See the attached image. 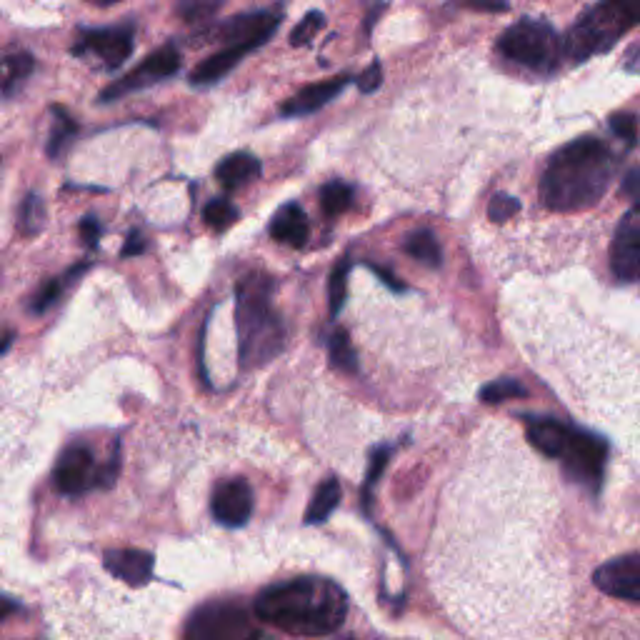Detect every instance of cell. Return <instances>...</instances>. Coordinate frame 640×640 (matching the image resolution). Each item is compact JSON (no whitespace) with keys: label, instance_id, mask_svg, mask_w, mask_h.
Masks as SVG:
<instances>
[{"label":"cell","instance_id":"17","mask_svg":"<svg viewBox=\"0 0 640 640\" xmlns=\"http://www.w3.org/2000/svg\"><path fill=\"white\" fill-rule=\"evenodd\" d=\"M308 233V215H305V210L295 203L283 205V208L273 215V220H270V235H273V240L290 245V248H303L305 240H308Z\"/></svg>","mask_w":640,"mask_h":640},{"label":"cell","instance_id":"34","mask_svg":"<svg viewBox=\"0 0 640 640\" xmlns=\"http://www.w3.org/2000/svg\"><path fill=\"white\" fill-rule=\"evenodd\" d=\"M518 210H520V200L513 198V195H505V193L493 195V200H490V205H488V215H490V220H495V223H505V220L513 218Z\"/></svg>","mask_w":640,"mask_h":640},{"label":"cell","instance_id":"42","mask_svg":"<svg viewBox=\"0 0 640 640\" xmlns=\"http://www.w3.org/2000/svg\"><path fill=\"white\" fill-rule=\"evenodd\" d=\"M370 270H373V273L378 275V278L383 280V283L388 285L390 290H395V293H403V290H405V285L400 283V280L395 278L393 273H388V270H385V268H378V265H370Z\"/></svg>","mask_w":640,"mask_h":640},{"label":"cell","instance_id":"27","mask_svg":"<svg viewBox=\"0 0 640 640\" xmlns=\"http://www.w3.org/2000/svg\"><path fill=\"white\" fill-rule=\"evenodd\" d=\"M328 358L335 368L345 370V373H355V370H358V355H355L353 343H350L345 330H335V333L330 335Z\"/></svg>","mask_w":640,"mask_h":640},{"label":"cell","instance_id":"2","mask_svg":"<svg viewBox=\"0 0 640 640\" xmlns=\"http://www.w3.org/2000/svg\"><path fill=\"white\" fill-rule=\"evenodd\" d=\"M615 175V158L598 138H578L555 150L540 180L545 208L570 213L598 203Z\"/></svg>","mask_w":640,"mask_h":640},{"label":"cell","instance_id":"16","mask_svg":"<svg viewBox=\"0 0 640 640\" xmlns=\"http://www.w3.org/2000/svg\"><path fill=\"white\" fill-rule=\"evenodd\" d=\"M350 83L348 75H338L333 80H323V83H315V85H305L300 93H295L293 98L285 100V105L280 108V113L285 118H300V115H308L315 113V110L323 108L325 103L340 95L345 90V85Z\"/></svg>","mask_w":640,"mask_h":640},{"label":"cell","instance_id":"18","mask_svg":"<svg viewBox=\"0 0 640 640\" xmlns=\"http://www.w3.org/2000/svg\"><path fill=\"white\" fill-rule=\"evenodd\" d=\"M570 425L560 423L555 418H528L525 420V435H528L530 445L540 450L548 458L558 460L560 450H563L565 440H568Z\"/></svg>","mask_w":640,"mask_h":640},{"label":"cell","instance_id":"15","mask_svg":"<svg viewBox=\"0 0 640 640\" xmlns=\"http://www.w3.org/2000/svg\"><path fill=\"white\" fill-rule=\"evenodd\" d=\"M153 563V553L138 548H113L103 555L105 570L130 588H140L153 578Z\"/></svg>","mask_w":640,"mask_h":640},{"label":"cell","instance_id":"7","mask_svg":"<svg viewBox=\"0 0 640 640\" xmlns=\"http://www.w3.org/2000/svg\"><path fill=\"white\" fill-rule=\"evenodd\" d=\"M558 460L563 463L568 478L585 485V488L598 490L603 483L605 463H608V443L600 435L588 433V430L570 428Z\"/></svg>","mask_w":640,"mask_h":640},{"label":"cell","instance_id":"1","mask_svg":"<svg viewBox=\"0 0 640 640\" xmlns=\"http://www.w3.org/2000/svg\"><path fill=\"white\" fill-rule=\"evenodd\" d=\"M255 615L293 635H328L345 623L348 595L338 583L320 575H298L260 590Z\"/></svg>","mask_w":640,"mask_h":640},{"label":"cell","instance_id":"38","mask_svg":"<svg viewBox=\"0 0 640 640\" xmlns=\"http://www.w3.org/2000/svg\"><path fill=\"white\" fill-rule=\"evenodd\" d=\"M100 233H103V230H100V220H95L93 215H88V218L80 220V238L85 240V245H88V248H95V245H98Z\"/></svg>","mask_w":640,"mask_h":640},{"label":"cell","instance_id":"10","mask_svg":"<svg viewBox=\"0 0 640 640\" xmlns=\"http://www.w3.org/2000/svg\"><path fill=\"white\" fill-rule=\"evenodd\" d=\"M610 268L620 280L640 283V205L623 215L610 245Z\"/></svg>","mask_w":640,"mask_h":640},{"label":"cell","instance_id":"12","mask_svg":"<svg viewBox=\"0 0 640 640\" xmlns=\"http://www.w3.org/2000/svg\"><path fill=\"white\" fill-rule=\"evenodd\" d=\"M75 55L93 53L105 63V68H120L133 53V30L130 28H95L80 30Z\"/></svg>","mask_w":640,"mask_h":640},{"label":"cell","instance_id":"47","mask_svg":"<svg viewBox=\"0 0 640 640\" xmlns=\"http://www.w3.org/2000/svg\"><path fill=\"white\" fill-rule=\"evenodd\" d=\"M348 640H353V638H348Z\"/></svg>","mask_w":640,"mask_h":640},{"label":"cell","instance_id":"22","mask_svg":"<svg viewBox=\"0 0 640 640\" xmlns=\"http://www.w3.org/2000/svg\"><path fill=\"white\" fill-rule=\"evenodd\" d=\"M340 503V483L335 478L323 480L315 490L313 500L308 505V513H305V523L310 525H320L323 520H328L333 515V510L338 508Z\"/></svg>","mask_w":640,"mask_h":640},{"label":"cell","instance_id":"20","mask_svg":"<svg viewBox=\"0 0 640 640\" xmlns=\"http://www.w3.org/2000/svg\"><path fill=\"white\" fill-rule=\"evenodd\" d=\"M245 50L240 48H223L218 50V53L210 55L208 60H203V63L198 65V68L190 73V83L193 85H213L218 83V80H223L225 75L230 73V70L235 68V65L243 60Z\"/></svg>","mask_w":640,"mask_h":640},{"label":"cell","instance_id":"23","mask_svg":"<svg viewBox=\"0 0 640 640\" xmlns=\"http://www.w3.org/2000/svg\"><path fill=\"white\" fill-rule=\"evenodd\" d=\"M403 248L410 258H415L423 265H430V268H438L443 263V250H440V243L430 230H415V233H410L405 238Z\"/></svg>","mask_w":640,"mask_h":640},{"label":"cell","instance_id":"24","mask_svg":"<svg viewBox=\"0 0 640 640\" xmlns=\"http://www.w3.org/2000/svg\"><path fill=\"white\" fill-rule=\"evenodd\" d=\"M85 268H88V265H75V268L68 270V273H65L63 278L48 280V283H45L43 288H40L38 293H35L33 303H30V310H33V313H45V310H48L50 305L58 303L60 295H63V290L68 288V285L73 283V280L78 278V275L85 273Z\"/></svg>","mask_w":640,"mask_h":640},{"label":"cell","instance_id":"11","mask_svg":"<svg viewBox=\"0 0 640 640\" xmlns=\"http://www.w3.org/2000/svg\"><path fill=\"white\" fill-rule=\"evenodd\" d=\"M593 583L610 598L640 603V553H625L598 565Z\"/></svg>","mask_w":640,"mask_h":640},{"label":"cell","instance_id":"13","mask_svg":"<svg viewBox=\"0 0 640 640\" xmlns=\"http://www.w3.org/2000/svg\"><path fill=\"white\" fill-rule=\"evenodd\" d=\"M210 510L213 518L225 528H243L253 515V488L248 480L230 478L215 485Z\"/></svg>","mask_w":640,"mask_h":640},{"label":"cell","instance_id":"4","mask_svg":"<svg viewBox=\"0 0 640 640\" xmlns=\"http://www.w3.org/2000/svg\"><path fill=\"white\" fill-rule=\"evenodd\" d=\"M640 23V0H600L568 33L563 53L570 60L590 58L613 48L630 28Z\"/></svg>","mask_w":640,"mask_h":640},{"label":"cell","instance_id":"26","mask_svg":"<svg viewBox=\"0 0 640 640\" xmlns=\"http://www.w3.org/2000/svg\"><path fill=\"white\" fill-rule=\"evenodd\" d=\"M45 228V203L38 193H28L20 203L18 213V230L25 238H33Z\"/></svg>","mask_w":640,"mask_h":640},{"label":"cell","instance_id":"45","mask_svg":"<svg viewBox=\"0 0 640 640\" xmlns=\"http://www.w3.org/2000/svg\"><path fill=\"white\" fill-rule=\"evenodd\" d=\"M10 343H13V333H5L3 338H0V355L5 353V348H8Z\"/></svg>","mask_w":640,"mask_h":640},{"label":"cell","instance_id":"14","mask_svg":"<svg viewBox=\"0 0 640 640\" xmlns=\"http://www.w3.org/2000/svg\"><path fill=\"white\" fill-rule=\"evenodd\" d=\"M280 18L275 13H248V15H235L228 23L220 25L218 38L225 40V48H240L245 53L260 48L265 40H270V35L278 28Z\"/></svg>","mask_w":640,"mask_h":640},{"label":"cell","instance_id":"35","mask_svg":"<svg viewBox=\"0 0 640 640\" xmlns=\"http://www.w3.org/2000/svg\"><path fill=\"white\" fill-rule=\"evenodd\" d=\"M388 460H390V448H388V445H383V448H378L373 455H370L368 475H365V483H363V505L368 503L370 488H373L375 480L380 478V473H383V468H385V463H388Z\"/></svg>","mask_w":640,"mask_h":640},{"label":"cell","instance_id":"21","mask_svg":"<svg viewBox=\"0 0 640 640\" xmlns=\"http://www.w3.org/2000/svg\"><path fill=\"white\" fill-rule=\"evenodd\" d=\"M33 68H35L33 55L25 53V50L0 53V95L18 93V88L30 78Z\"/></svg>","mask_w":640,"mask_h":640},{"label":"cell","instance_id":"3","mask_svg":"<svg viewBox=\"0 0 640 640\" xmlns=\"http://www.w3.org/2000/svg\"><path fill=\"white\" fill-rule=\"evenodd\" d=\"M273 280L265 273H248L235 290V325H238V358L245 370L273 360L285 345V325L275 313Z\"/></svg>","mask_w":640,"mask_h":640},{"label":"cell","instance_id":"5","mask_svg":"<svg viewBox=\"0 0 640 640\" xmlns=\"http://www.w3.org/2000/svg\"><path fill=\"white\" fill-rule=\"evenodd\" d=\"M498 48L505 58L535 73H550L563 58V43L545 20H518L500 35Z\"/></svg>","mask_w":640,"mask_h":640},{"label":"cell","instance_id":"9","mask_svg":"<svg viewBox=\"0 0 640 640\" xmlns=\"http://www.w3.org/2000/svg\"><path fill=\"white\" fill-rule=\"evenodd\" d=\"M55 488L63 495H78L90 488H100V465L95 463L88 445H68L60 453L53 470Z\"/></svg>","mask_w":640,"mask_h":640},{"label":"cell","instance_id":"46","mask_svg":"<svg viewBox=\"0 0 640 640\" xmlns=\"http://www.w3.org/2000/svg\"><path fill=\"white\" fill-rule=\"evenodd\" d=\"M90 3H95V5H113V3H118V0H90Z\"/></svg>","mask_w":640,"mask_h":640},{"label":"cell","instance_id":"36","mask_svg":"<svg viewBox=\"0 0 640 640\" xmlns=\"http://www.w3.org/2000/svg\"><path fill=\"white\" fill-rule=\"evenodd\" d=\"M610 130H613L618 138H623L625 143H635L638 138V120L628 113H613L608 120Z\"/></svg>","mask_w":640,"mask_h":640},{"label":"cell","instance_id":"32","mask_svg":"<svg viewBox=\"0 0 640 640\" xmlns=\"http://www.w3.org/2000/svg\"><path fill=\"white\" fill-rule=\"evenodd\" d=\"M220 5H223V0H180L178 15L185 23H200V20L213 18Z\"/></svg>","mask_w":640,"mask_h":640},{"label":"cell","instance_id":"8","mask_svg":"<svg viewBox=\"0 0 640 640\" xmlns=\"http://www.w3.org/2000/svg\"><path fill=\"white\" fill-rule=\"evenodd\" d=\"M178 68H180V53L173 48V45H165V48L150 53L138 68H133L128 75L115 80L110 88H105L103 93H100V100H103V103H110V100H118L123 98V95L135 93V90L148 88V85L178 73Z\"/></svg>","mask_w":640,"mask_h":640},{"label":"cell","instance_id":"6","mask_svg":"<svg viewBox=\"0 0 640 640\" xmlns=\"http://www.w3.org/2000/svg\"><path fill=\"white\" fill-rule=\"evenodd\" d=\"M253 633L250 610L240 600H210L198 605L185 623V640H245Z\"/></svg>","mask_w":640,"mask_h":640},{"label":"cell","instance_id":"39","mask_svg":"<svg viewBox=\"0 0 640 640\" xmlns=\"http://www.w3.org/2000/svg\"><path fill=\"white\" fill-rule=\"evenodd\" d=\"M460 3L480 10V13H503V10H508V0H460Z\"/></svg>","mask_w":640,"mask_h":640},{"label":"cell","instance_id":"40","mask_svg":"<svg viewBox=\"0 0 640 640\" xmlns=\"http://www.w3.org/2000/svg\"><path fill=\"white\" fill-rule=\"evenodd\" d=\"M145 250V238L140 235V230H133V233L128 235V240H125L123 245V258H133V255H140Z\"/></svg>","mask_w":640,"mask_h":640},{"label":"cell","instance_id":"44","mask_svg":"<svg viewBox=\"0 0 640 640\" xmlns=\"http://www.w3.org/2000/svg\"><path fill=\"white\" fill-rule=\"evenodd\" d=\"M245 640H280V638H275V635H270V633H263V630H253V633H250Z\"/></svg>","mask_w":640,"mask_h":640},{"label":"cell","instance_id":"29","mask_svg":"<svg viewBox=\"0 0 640 640\" xmlns=\"http://www.w3.org/2000/svg\"><path fill=\"white\" fill-rule=\"evenodd\" d=\"M348 270H350L348 258H343L338 265H335L333 273H330L328 303H330V313L333 315L340 313V308L345 305V298H348Z\"/></svg>","mask_w":640,"mask_h":640},{"label":"cell","instance_id":"28","mask_svg":"<svg viewBox=\"0 0 640 640\" xmlns=\"http://www.w3.org/2000/svg\"><path fill=\"white\" fill-rule=\"evenodd\" d=\"M350 203H353V188L348 183L333 180V183H325L323 190H320V208L330 218L345 213L350 208Z\"/></svg>","mask_w":640,"mask_h":640},{"label":"cell","instance_id":"30","mask_svg":"<svg viewBox=\"0 0 640 640\" xmlns=\"http://www.w3.org/2000/svg\"><path fill=\"white\" fill-rule=\"evenodd\" d=\"M203 218L213 230H225V228H230L235 220H238V208H235L230 200L215 198V200H210L208 205H205Z\"/></svg>","mask_w":640,"mask_h":640},{"label":"cell","instance_id":"19","mask_svg":"<svg viewBox=\"0 0 640 640\" xmlns=\"http://www.w3.org/2000/svg\"><path fill=\"white\" fill-rule=\"evenodd\" d=\"M260 175V160L250 153H233L228 158L220 160V165L215 168V178L220 180V185L228 190L240 188V185H248L250 180H255Z\"/></svg>","mask_w":640,"mask_h":640},{"label":"cell","instance_id":"37","mask_svg":"<svg viewBox=\"0 0 640 640\" xmlns=\"http://www.w3.org/2000/svg\"><path fill=\"white\" fill-rule=\"evenodd\" d=\"M380 80H383V68L380 63H370V68H365L358 78V90L360 93H373L380 88Z\"/></svg>","mask_w":640,"mask_h":640},{"label":"cell","instance_id":"25","mask_svg":"<svg viewBox=\"0 0 640 640\" xmlns=\"http://www.w3.org/2000/svg\"><path fill=\"white\" fill-rule=\"evenodd\" d=\"M53 115H55V123L48 138V155L55 160L68 150V145L73 143V138L78 135V123H75L63 108H53Z\"/></svg>","mask_w":640,"mask_h":640},{"label":"cell","instance_id":"31","mask_svg":"<svg viewBox=\"0 0 640 640\" xmlns=\"http://www.w3.org/2000/svg\"><path fill=\"white\" fill-rule=\"evenodd\" d=\"M523 395H525L523 385H520L518 380H510V378L495 380V383L483 385V390H480V400H483V403H503V400L523 398Z\"/></svg>","mask_w":640,"mask_h":640},{"label":"cell","instance_id":"41","mask_svg":"<svg viewBox=\"0 0 640 640\" xmlns=\"http://www.w3.org/2000/svg\"><path fill=\"white\" fill-rule=\"evenodd\" d=\"M623 193L628 195L630 200H635V205H640V168L633 170V173L625 175Z\"/></svg>","mask_w":640,"mask_h":640},{"label":"cell","instance_id":"43","mask_svg":"<svg viewBox=\"0 0 640 640\" xmlns=\"http://www.w3.org/2000/svg\"><path fill=\"white\" fill-rule=\"evenodd\" d=\"M15 610H20V605L15 603L13 598H8V595H0V620H5L8 615H13Z\"/></svg>","mask_w":640,"mask_h":640},{"label":"cell","instance_id":"33","mask_svg":"<svg viewBox=\"0 0 640 640\" xmlns=\"http://www.w3.org/2000/svg\"><path fill=\"white\" fill-rule=\"evenodd\" d=\"M323 25H325L323 13H318V10L308 13L303 20H300L298 25H295L293 33H290V45L300 48V45L310 43V40H313L315 35L320 33V28H323Z\"/></svg>","mask_w":640,"mask_h":640}]
</instances>
